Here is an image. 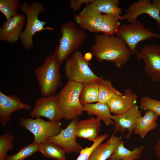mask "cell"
Masks as SVG:
<instances>
[{"mask_svg": "<svg viewBox=\"0 0 160 160\" xmlns=\"http://www.w3.org/2000/svg\"><path fill=\"white\" fill-rule=\"evenodd\" d=\"M138 96L130 88L125 89L123 94L116 95L107 104L110 112L119 115L127 111L136 105Z\"/></svg>", "mask_w": 160, "mask_h": 160, "instance_id": "e0dca14e", "label": "cell"}, {"mask_svg": "<svg viewBox=\"0 0 160 160\" xmlns=\"http://www.w3.org/2000/svg\"><path fill=\"white\" fill-rule=\"evenodd\" d=\"M39 152L44 157L57 160H67L66 152L58 145L46 141L39 145Z\"/></svg>", "mask_w": 160, "mask_h": 160, "instance_id": "d4e9b609", "label": "cell"}, {"mask_svg": "<svg viewBox=\"0 0 160 160\" xmlns=\"http://www.w3.org/2000/svg\"><path fill=\"white\" fill-rule=\"evenodd\" d=\"M119 18L115 16L103 15V21L100 30L105 35L113 36L120 26Z\"/></svg>", "mask_w": 160, "mask_h": 160, "instance_id": "4316f807", "label": "cell"}, {"mask_svg": "<svg viewBox=\"0 0 160 160\" xmlns=\"http://www.w3.org/2000/svg\"><path fill=\"white\" fill-rule=\"evenodd\" d=\"M90 50L97 61L113 62L121 68L129 60L131 55L125 42L119 37L103 33L96 35Z\"/></svg>", "mask_w": 160, "mask_h": 160, "instance_id": "6da1fadb", "label": "cell"}, {"mask_svg": "<svg viewBox=\"0 0 160 160\" xmlns=\"http://www.w3.org/2000/svg\"><path fill=\"white\" fill-rule=\"evenodd\" d=\"M141 112L136 105L126 112L119 115H111V117L115 123L113 134L118 132L123 134L126 129L128 130L126 138H129L132 135L139 119L141 116Z\"/></svg>", "mask_w": 160, "mask_h": 160, "instance_id": "5bb4252c", "label": "cell"}, {"mask_svg": "<svg viewBox=\"0 0 160 160\" xmlns=\"http://www.w3.org/2000/svg\"><path fill=\"white\" fill-rule=\"evenodd\" d=\"M60 29L61 37L52 54L61 65L77 51L84 42L87 35L84 30L71 20L61 25Z\"/></svg>", "mask_w": 160, "mask_h": 160, "instance_id": "7a4b0ae2", "label": "cell"}, {"mask_svg": "<svg viewBox=\"0 0 160 160\" xmlns=\"http://www.w3.org/2000/svg\"><path fill=\"white\" fill-rule=\"evenodd\" d=\"M26 22L24 15L21 14L7 20L0 28V40L11 44L16 43L23 31Z\"/></svg>", "mask_w": 160, "mask_h": 160, "instance_id": "4fadbf2b", "label": "cell"}, {"mask_svg": "<svg viewBox=\"0 0 160 160\" xmlns=\"http://www.w3.org/2000/svg\"><path fill=\"white\" fill-rule=\"evenodd\" d=\"M144 148L143 145L134 148L130 151L125 147L124 142L121 140L115 147L109 160H135L141 158Z\"/></svg>", "mask_w": 160, "mask_h": 160, "instance_id": "7402d4cb", "label": "cell"}, {"mask_svg": "<svg viewBox=\"0 0 160 160\" xmlns=\"http://www.w3.org/2000/svg\"><path fill=\"white\" fill-rule=\"evenodd\" d=\"M29 114L33 119L41 116L52 122H60L63 119V116L57 100V94L38 98Z\"/></svg>", "mask_w": 160, "mask_h": 160, "instance_id": "30bf717a", "label": "cell"}, {"mask_svg": "<svg viewBox=\"0 0 160 160\" xmlns=\"http://www.w3.org/2000/svg\"><path fill=\"white\" fill-rule=\"evenodd\" d=\"M19 124L33 135V142L39 144L45 142L48 138L59 133L62 125L60 121H47L41 117H21L20 119Z\"/></svg>", "mask_w": 160, "mask_h": 160, "instance_id": "ba28073f", "label": "cell"}, {"mask_svg": "<svg viewBox=\"0 0 160 160\" xmlns=\"http://www.w3.org/2000/svg\"><path fill=\"white\" fill-rule=\"evenodd\" d=\"M108 137V135L106 133L100 135L99 137L93 142V143L90 146H87L85 148H82L79 156L76 160H88L90 155L93 149Z\"/></svg>", "mask_w": 160, "mask_h": 160, "instance_id": "1f68e13d", "label": "cell"}, {"mask_svg": "<svg viewBox=\"0 0 160 160\" xmlns=\"http://www.w3.org/2000/svg\"><path fill=\"white\" fill-rule=\"evenodd\" d=\"M92 0H71L70 7L74 11L78 10L83 4L86 5L92 1Z\"/></svg>", "mask_w": 160, "mask_h": 160, "instance_id": "d6a6232c", "label": "cell"}, {"mask_svg": "<svg viewBox=\"0 0 160 160\" xmlns=\"http://www.w3.org/2000/svg\"><path fill=\"white\" fill-rule=\"evenodd\" d=\"M152 2L154 6L160 11V0H153Z\"/></svg>", "mask_w": 160, "mask_h": 160, "instance_id": "e575fe53", "label": "cell"}, {"mask_svg": "<svg viewBox=\"0 0 160 160\" xmlns=\"http://www.w3.org/2000/svg\"><path fill=\"white\" fill-rule=\"evenodd\" d=\"M60 65L52 54L47 56L44 63L34 71L43 97L56 94L62 86Z\"/></svg>", "mask_w": 160, "mask_h": 160, "instance_id": "3957f363", "label": "cell"}, {"mask_svg": "<svg viewBox=\"0 0 160 160\" xmlns=\"http://www.w3.org/2000/svg\"><path fill=\"white\" fill-rule=\"evenodd\" d=\"M92 53L88 52L85 54L84 57V58L87 60L89 61L91 59L92 57Z\"/></svg>", "mask_w": 160, "mask_h": 160, "instance_id": "d590c367", "label": "cell"}, {"mask_svg": "<svg viewBox=\"0 0 160 160\" xmlns=\"http://www.w3.org/2000/svg\"><path fill=\"white\" fill-rule=\"evenodd\" d=\"M83 110L86 111L89 115L95 116L98 119L103 121L106 126L115 125L107 104L98 102L88 104L83 107Z\"/></svg>", "mask_w": 160, "mask_h": 160, "instance_id": "603a6c76", "label": "cell"}, {"mask_svg": "<svg viewBox=\"0 0 160 160\" xmlns=\"http://www.w3.org/2000/svg\"><path fill=\"white\" fill-rule=\"evenodd\" d=\"M83 84L68 80L66 84L57 94V100L61 110L63 119L73 120L82 114L83 106L79 100V95Z\"/></svg>", "mask_w": 160, "mask_h": 160, "instance_id": "5b68a950", "label": "cell"}, {"mask_svg": "<svg viewBox=\"0 0 160 160\" xmlns=\"http://www.w3.org/2000/svg\"><path fill=\"white\" fill-rule=\"evenodd\" d=\"M101 125L100 121L93 117L79 121L76 124V137L94 142L100 136Z\"/></svg>", "mask_w": 160, "mask_h": 160, "instance_id": "ac0fdd59", "label": "cell"}, {"mask_svg": "<svg viewBox=\"0 0 160 160\" xmlns=\"http://www.w3.org/2000/svg\"><path fill=\"white\" fill-rule=\"evenodd\" d=\"M90 65V63L81 52L77 50L66 60L64 67V73L68 80L83 84L99 83L103 77L95 74Z\"/></svg>", "mask_w": 160, "mask_h": 160, "instance_id": "8992f818", "label": "cell"}, {"mask_svg": "<svg viewBox=\"0 0 160 160\" xmlns=\"http://www.w3.org/2000/svg\"><path fill=\"white\" fill-rule=\"evenodd\" d=\"M140 103L142 110L151 111L160 116V101L145 96L141 99Z\"/></svg>", "mask_w": 160, "mask_h": 160, "instance_id": "4dcf8cb0", "label": "cell"}, {"mask_svg": "<svg viewBox=\"0 0 160 160\" xmlns=\"http://www.w3.org/2000/svg\"><path fill=\"white\" fill-rule=\"evenodd\" d=\"M21 12L26 16V25L20 38L23 48L27 50L32 49L33 47V37L36 33L44 30L52 31L53 28L45 27L46 21L40 20L39 14L45 10L44 6L38 1L30 3L24 2L20 8Z\"/></svg>", "mask_w": 160, "mask_h": 160, "instance_id": "277c9868", "label": "cell"}, {"mask_svg": "<svg viewBox=\"0 0 160 160\" xmlns=\"http://www.w3.org/2000/svg\"><path fill=\"white\" fill-rule=\"evenodd\" d=\"M21 5L18 0H0V11L7 20L18 14V11Z\"/></svg>", "mask_w": 160, "mask_h": 160, "instance_id": "83f0119b", "label": "cell"}, {"mask_svg": "<svg viewBox=\"0 0 160 160\" xmlns=\"http://www.w3.org/2000/svg\"><path fill=\"white\" fill-rule=\"evenodd\" d=\"M98 84L99 96L97 102L107 104L114 95L122 94L112 86L108 79H103Z\"/></svg>", "mask_w": 160, "mask_h": 160, "instance_id": "484cf974", "label": "cell"}, {"mask_svg": "<svg viewBox=\"0 0 160 160\" xmlns=\"http://www.w3.org/2000/svg\"><path fill=\"white\" fill-rule=\"evenodd\" d=\"M39 145L33 142L25 146L17 153L7 156L6 160H24L39 151Z\"/></svg>", "mask_w": 160, "mask_h": 160, "instance_id": "f1b7e54d", "label": "cell"}, {"mask_svg": "<svg viewBox=\"0 0 160 160\" xmlns=\"http://www.w3.org/2000/svg\"><path fill=\"white\" fill-rule=\"evenodd\" d=\"M155 149L156 156L160 160V137L155 145Z\"/></svg>", "mask_w": 160, "mask_h": 160, "instance_id": "836d02e7", "label": "cell"}, {"mask_svg": "<svg viewBox=\"0 0 160 160\" xmlns=\"http://www.w3.org/2000/svg\"><path fill=\"white\" fill-rule=\"evenodd\" d=\"M121 140L120 137L112 134L106 142L100 143L93 149L88 160H106L109 159Z\"/></svg>", "mask_w": 160, "mask_h": 160, "instance_id": "ffe728a7", "label": "cell"}, {"mask_svg": "<svg viewBox=\"0 0 160 160\" xmlns=\"http://www.w3.org/2000/svg\"><path fill=\"white\" fill-rule=\"evenodd\" d=\"M98 96V83L83 84L79 95L80 101L84 107L87 104L97 102Z\"/></svg>", "mask_w": 160, "mask_h": 160, "instance_id": "cb8c5ba5", "label": "cell"}, {"mask_svg": "<svg viewBox=\"0 0 160 160\" xmlns=\"http://www.w3.org/2000/svg\"><path fill=\"white\" fill-rule=\"evenodd\" d=\"M147 14L155 20L160 28V11L150 0H138L132 4L123 16L129 22L137 20L140 15Z\"/></svg>", "mask_w": 160, "mask_h": 160, "instance_id": "9a60e30c", "label": "cell"}, {"mask_svg": "<svg viewBox=\"0 0 160 160\" xmlns=\"http://www.w3.org/2000/svg\"><path fill=\"white\" fill-rule=\"evenodd\" d=\"M103 18L101 13L85 7L74 16L75 23L80 28L95 33L100 32Z\"/></svg>", "mask_w": 160, "mask_h": 160, "instance_id": "2e32d148", "label": "cell"}, {"mask_svg": "<svg viewBox=\"0 0 160 160\" xmlns=\"http://www.w3.org/2000/svg\"><path fill=\"white\" fill-rule=\"evenodd\" d=\"M139 51L135 54L138 60H142L145 71L153 81L160 80V45L156 44L138 46Z\"/></svg>", "mask_w": 160, "mask_h": 160, "instance_id": "9c48e42d", "label": "cell"}, {"mask_svg": "<svg viewBox=\"0 0 160 160\" xmlns=\"http://www.w3.org/2000/svg\"><path fill=\"white\" fill-rule=\"evenodd\" d=\"M14 137L7 132L0 137V160H6L7 153L14 147Z\"/></svg>", "mask_w": 160, "mask_h": 160, "instance_id": "f546056e", "label": "cell"}, {"mask_svg": "<svg viewBox=\"0 0 160 160\" xmlns=\"http://www.w3.org/2000/svg\"><path fill=\"white\" fill-rule=\"evenodd\" d=\"M119 0H92L85 7L94 10L101 13H104L118 18L120 20L125 19L121 15L122 9L119 7Z\"/></svg>", "mask_w": 160, "mask_h": 160, "instance_id": "d6986e66", "label": "cell"}, {"mask_svg": "<svg viewBox=\"0 0 160 160\" xmlns=\"http://www.w3.org/2000/svg\"><path fill=\"white\" fill-rule=\"evenodd\" d=\"M158 117L152 111H147L145 115L139 119L133 132L139 135L142 138H144L149 132L157 127Z\"/></svg>", "mask_w": 160, "mask_h": 160, "instance_id": "44dd1931", "label": "cell"}, {"mask_svg": "<svg viewBox=\"0 0 160 160\" xmlns=\"http://www.w3.org/2000/svg\"><path fill=\"white\" fill-rule=\"evenodd\" d=\"M79 118L72 120L64 129H61L57 135L48 138L46 141L55 144L68 154L80 153L82 148L76 140V134L77 123Z\"/></svg>", "mask_w": 160, "mask_h": 160, "instance_id": "8fae6325", "label": "cell"}, {"mask_svg": "<svg viewBox=\"0 0 160 160\" xmlns=\"http://www.w3.org/2000/svg\"><path fill=\"white\" fill-rule=\"evenodd\" d=\"M31 105L22 101L16 96L7 95L0 91V122L5 126L11 121V116L14 111L24 110H31Z\"/></svg>", "mask_w": 160, "mask_h": 160, "instance_id": "7c38bea8", "label": "cell"}, {"mask_svg": "<svg viewBox=\"0 0 160 160\" xmlns=\"http://www.w3.org/2000/svg\"><path fill=\"white\" fill-rule=\"evenodd\" d=\"M115 34L126 44L131 55L138 51L137 44L140 42L155 38L160 39V34L145 28V25L136 21L120 25Z\"/></svg>", "mask_w": 160, "mask_h": 160, "instance_id": "52a82bcc", "label": "cell"}]
</instances>
